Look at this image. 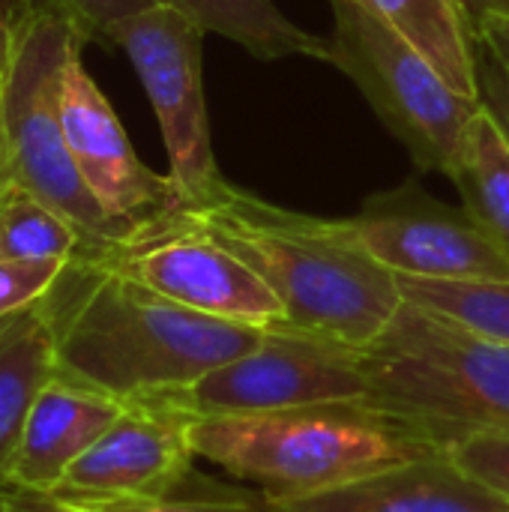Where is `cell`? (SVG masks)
Here are the masks:
<instances>
[{
    "label": "cell",
    "instance_id": "obj_8",
    "mask_svg": "<svg viewBox=\"0 0 509 512\" xmlns=\"http://www.w3.org/2000/svg\"><path fill=\"white\" fill-rule=\"evenodd\" d=\"M201 39L204 30L165 3L120 18L108 33V45L126 51L147 90L168 150V177L177 183L189 210L207 201L225 180L210 141Z\"/></svg>",
    "mask_w": 509,
    "mask_h": 512
},
{
    "label": "cell",
    "instance_id": "obj_17",
    "mask_svg": "<svg viewBox=\"0 0 509 512\" xmlns=\"http://www.w3.org/2000/svg\"><path fill=\"white\" fill-rule=\"evenodd\" d=\"M189 15L204 33H219L261 60L318 57L330 63V39L297 27L273 0H156Z\"/></svg>",
    "mask_w": 509,
    "mask_h": 512
},
{
    "label": "cell",
    "instance_id": "obj_21",
    "mask_svg": "<svg viewBox=\"0 0 509 512\" xmlns=\"http://www.w3.org/2000/svg\"><path fill=\"white\" fill-rule=\"evenodd\" d=\"M198 477V474H195ZM195 477L165 495H150V498H81L96 512H273V504L258 492H240V489H225L216 483H201V489H189ZM66 495V492H63ZM78 498V495H72Z\"/></svg>",
    "mask_w": 509,
    "mask_h": 512
},
{
    "label": "cell",
    "instance_id": "obj_2",
    "mask_svg": "<svg viewBox=\"0 0 509 512\" xmlns=\"http://www.w3.org/2000/svg\"><path fill=\"white\" fill-rule=\"evenodd\" d=\"M189 216L273 288L282 324L372 348L405 303L396 273L366 252L351 219L294 213L228 180Z\"/></svg>",
    "mask_w": 509,
    "mask_h": 512
},
{
    "label": "cell",
    "instance_id": "obj_12",
    "mask_svg": "<svg viewBox=\"0 0 509 512\" xmlns=\"http://www.w3.org/2000/svg\"><path fill=\"white\" fill-rule=\"evenodd\" d=\"M192 417L162 399L126 402L108 432L69 468L57 492L78 498H150L195 477Z\"/></svg>",
    "mask_w": 509,
    "mask_h": 512
},
{
    "label": "cell",
    "instance_id": "obj_16",
    "mask_svg": "<svg viewBox=\"0 0 509 512\" xmlns=\"http://www.w3.org/2000/svg\"><path fill=\"white\" fill-rule=\"evenodd\" d=\"M408 39L462 96L480 99L477 36L459 0H360Z\"/></svg>",
    "mask_w": 509,
    "mask_h": 512
},
{
    "label": "cell",
    "instance_id": "obj_5",
    "mask_svg": "<svg viewBox=\"0 0 509 512\" xmlns=\"http://www.w3.org/2000/svg\"><path fill=\"white\" fill-rule=\"evenodd\" d=\"M78 42L87 39L69 21L45 12L33 18L0 96V174L72 222L87 243L78 258H93L132 234L96 201L63 135L60 81Z\"/></svg>",
    "mask_w": 509,
    "mask_h": 512
},
{
    "label": "cell",
    "instance_id": "obj_26",
    "mask_svg": "<svg viewBox=\"0 0 509 512\" xmlns=\"http://www.w3.org/2000/svg\"><path fill=\"white\" fill-rule=\"evenodd\" d=\"M477 78H480V102L495 114V120L504 126L509 138V75L483 45H477Z\"/></svg>",
    "mask_w": 509,
    "mask_h": 512
},
{
    "label": "cell",
    "instance_id": "obj_7",
    "mask_svg": "<svg viewBox=\"0 0 509 512\" xmlns=\"http://www.w3.org/2000/svg\"><path fill=\"white\" fill-rule=\"evenodd\" d=\"M366 354L369 348L324 333L270 324L249 354L207 372L171 396H162V402L198 420L366 399Z\"/></svg>",
    "mask_w": 509,
    "mask_h": 512
},
{
    "label": "cell",
    "instance_id": "obj_25",
    "mask_svg": "<svg viewBox=\"0 0 509 512\" xmlns=\"http://www.w3.org/2000/svg\"><path fill=\"white\" fill-rule=\"evenodd\" d=\"M36 15L39 12L30 6V0H0V96L9 81L18 48Z\"/></svg>",
    "mask_w": 509,
    "mask_h": 512
},
{
    "label": "cell",
    "instance_id": "obj_20",
    "mask_svg": "<svg viewBox=\"0 0 509 512\" xmlns=\"http://www.w3.org/2000/svg\"><path fill=\"white\" fill-rule=\"evenodd\" d=\"M402 297L426 312H435L477 336L509 345V279L507 282H441L396 276Z\"/></svg>",
    "mask_w": 509,
    "mask_h": 512
},
{
    "label": "cell",
    "instance_id": "obj_23",
    "mask_svg": "<svg viewBox=\"0 0 509 512\" xmlns=\"http://www.w3.org/2000/svg\"><path fill=\"white\" fill-rule=\"evenodd\" d=\"M156 0H30L36 12L69 21L87 42L108 45V33L120 18H129Z\"/></svg>",
    "mask_w": 509,
    "mask_h": 512
},
{
    "label": "cell",
    "instance_id": "obj_27",
    "mask_svg": "<svg viewBox=\"0 0 509 512\" xmlns=\"http://www.w3.org/2000/svg\"><path fill=\"white\" fill-rule=\"evenodd\" d=\"M6 512H96L81 498L63 495L57 489H30L12 486L6 489Z\"/></svg>",
    "mask_w": 509,
    "mask_h": 512
},
{
    "label": "cell",
    "instance_id": "obj_9",
    "mask_svg": "<svg viewBox=\"0 0 509 512\" xmlns=\"http://www.w3.org/2000/svg\"><path fill=\"white\" fill-rule=\"evenodd\" d=\"M84 261L117 270L210 318L255 327L285 321V306L273 288L234 252L204 234L189 210Z\"/></svg>",
    "mask_w": 509,
    "mask_h": 512
},
{
    "label": "cell",
    "instance_id": "obj_14",
    "mask_svg": "<svg viewBox=\"0 0 509 512\" xmlns=\"http://www.w3.org/2000/svg\"><path fill=\"white\" fill-rule=\"evenodd\" d=\"M123 408V399L57 372L30 408L12 465V486L57 489Z\"/></svg>",
    "mask_w": 509,
    "mask_h": 512
},
{
    "label": "cell",
    "instance_id": "obj_24",
    "mask_svg": "<svg viewBox=\"0 0 509 512\" xmlns=\"http://www.w3.org/2000/svg\"><path fill=\"white\" fill-rule=\"evenodd\" d=\"M69 261H0V321L42 303Z\"/></svg>",
    "mask_w": 509,
    "mask_h": 512
},
{
    "label": "cell",
    "instance_id": "obj_13",
    "mask_svg": "<svg viewBox=\"0 0 509 512\" xmlns=\"http://www.w3.org/2000/svg\"><path fill=\"white\" fill-rule=\"evenodd\" d=\"M270 504L273 512H509L507 498L465 474L447 450L318 495Z\"/></svg>",
    "mask_w": 509,
    "mask_h": 512
},
{
    "label": "cell",
    "instance_id": "obj_11",
    "mask_svg": "<svg viewBox=\"0 0 509 512\" xmlns=\"http://www.w3.org/2000/svg\"><path fill=\"white\" fill-rule=\"evenodd\" d=\"M84 45L87 42H78L63 66V135L78 165V174L84 177L96 201L135 237L159 222L180 216L183 210H189V204L183 201L177 183L168 174L150 171L135 156L114 108L84 69Z\"/></svg>",
    "mask_w": 509,
    "mask_h": 512
},
{
    "label": "cell",
    "instance_id": "obj_1",
    "mask_svg": "<svg viewBox=\"0 0 509 512\" xmlns=\"http://www.w3.org/2000/svg\"><path fill=\"white\" fill-rule=\"evenodd\" d=\"M60 375L123 402L171 396L249 354L267 327L210 318L75 258L45 297Z\"/></svg>",
    "mask_w": 509,
    "mask_h": 512
},
{
    "label": "cell",
    "instance_id": "obj_15",
    "mask_svg": "<svg viewBox=\"0 0 509 512\" xmlns=\"http://www.w3.org/2000/svg\"><path fill=\"white\" fill-rule=\"evenodd\" d=\"M57 372L45 300L0 321V492L12 489V465L30 408Z\"/></svg>",
    "mask_w": 509,
    "mask_h": 512
},
{
    "label": "cell",
    "instance_id": "obj_4",
    "mask_svg": "<svg viewBox=\"0 0 509 512\" xmlns=\"http://www.w3.org/2000/svg\"><path fill=\"white\" fill-rule=\"evenodd\" d=\"M369 402L444 447L474 432H509V345L402 303L366 354Z\"/></svg>",
    "mask_w": 509,
    "mask_h": 512
},
{
    "label": "cell",
    "instance_id": "obj_3",
    "mask_svg": "<svg viewBox=\"0 0 509 512\" xmlns=\"http://www.w3.org/2000/svg\"><path fill=\"white\" fill-rule=\"evenodd\" d=\"M189 438L198 459L258 486L267 501L318 495L447 450L417 423L369 399L246 417H198Z\"/></svg>",
    "mask_w": 509,
    "mask_h": 512
},
{
    "label": "cell",
    "instance_id": "obj_18",
    "mask_svg": "<svg viewBox=\"0 0 509 512\" xmlns=\"http://www.w3.org/2000/svg\"><path fill=\"white\" fill-rule=\"evenodd\" d=\"M447 177L462 192V207L509 255V138L486 105L471 120Z\"/></svg>",
    "mask_w": 509,
    "mask_h": 512
},
{
    "label": "cell",
    "instance_id": "obj_28",
    "mask_svg": "<svg viewBox=\"0 0 509 512\" xmlns=\"http://www.w3.org/2000/svg\"><path fill=\"white\" fill-rule=\"evenodd\" d=\"M477 45H483L509 75V21L507 18H498V21H486L477 27Z\"/></svg>",
    "mask_w": 509,
    "mask_h": 512
},
{
    "label": "cell",
    "instance_id": "obj_6",
    "mask_svg": "<svg viewBox=\"0 0 509 512\" xmlns=\"http://www.w3.org/2000/svg\"><path fill=\"white\" fill-rule=\"evenodd\" d=\"M330 6V63L360 87L420 171L450 174L483 102L453 90L408 39L360 0H330Z\"/></svg>",
    "mask_w": 509,
    "mask_h": 512
},
{
    "label": "cell",
    "instance_id": "obj_29",
    "mask_svg": "<svg viewBox=\"0 0 509 512\" xmlns=\"http://www.w3.org/2000/svg\"><path fill=\"white\" fill-rule=\"evenodd\" d=\"M459 6L468 15L474 33L486 21H498V18H507L509 21V0H459Z\"/></svg>",
    "mask_w": 509,
    "mask_h": 512
},
{
    "label": "cell",
    "instance_id": "obj_30",
    "mask_svg": "<svg viewBox=\"0 0 509 512\" xmlns=\"http://www.w3.org/2000/svg\"><path fill=\"white\" fill-rule=\"evenodd\" d=\"M0 512H6V492H0Z\"/></svg>",
    "mask_w": 509,
    "mask_h": 512
},
{
    "label": "cell",
    "instance_id": "obj_19",
    "mask_svg": "<svg viewBox=\"0 0 509 512\" xmlns=\"http://www.w3.org/2000/svg\"><path fill=\"white\" fill-rule=\"evenodd\" d=\"M87 243L54 207L21 189L0 186V261H75Z\"/></svg>",
    "mask_w": 509,
    "mask_h": 512
},
{
    "label": "cell",
    "instance_id": "obj_22",
    "mask_svg": "<svg viewBox=\"0 0 509 512\" xmlns=\"http://www.w3.org/2000/svg\"><path fill=\"white\" fill-rule=\"evenodd\" d=\"M447 456L486 489L509 501V432H474L456 438Z\"/></svg>",
    "mask_w": 509,
    "mask_h": 512
},
{
    "label": "cell",
    "instance_id": "obj_31",
    "mask_svg": "<svg viewBox=\"0 0 509 512\" xmlns=\"http://www.w3.org/2000/svg\"><path fill=\"white\" fill-rule=\"evenodd\" d=\"M3 183H6V180H3V174H0V186H3Z\"/></svg>",
    "mask_w": 509,
    "mask_h": 512
},
{
    "label": "cell",
    "instance_id": "obj_10",
    "mask_svg": "<svg viewBox=\"0 0 509 512\" xmlns=\"http://www.w3.org/2000/svg\"><path fill=\"white\" fill-rule=\"evenodd\" d=\"M351 225L366 252L396 276L441 282H507L509 255L465 210L420 186L375 195Z\"/></svg>",
    "mask_w": 509,
    "mask_h": 512
}]
</instances>
